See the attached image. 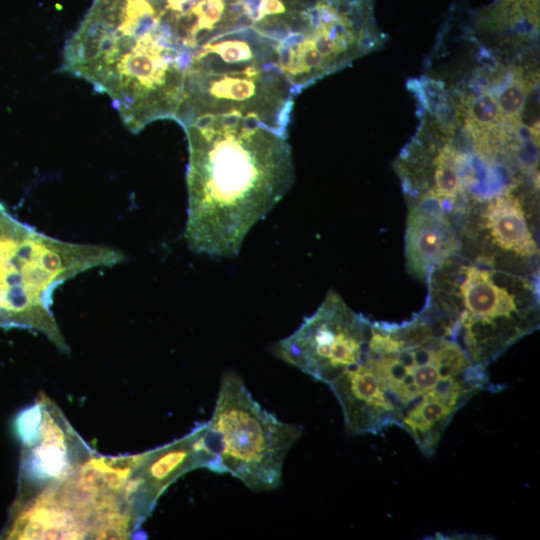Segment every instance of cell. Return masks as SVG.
<instances>
[{
  "instance_id": "obj_11",
  "label": "cell",
  "mask_w": 540,
  "mask_h": 540,
  "mask_svg": "<svg viewBox=\"0 0 540 540\" xmlns=\"http://www.w3.org/2000/svg\"><path fill=\"white\" fill-rule=\"evenodd\" d=\"M204 428L201 423L185 437L144 453L128 484L132 508L139 522L179 476L199 467L214 471L215 458L206 444Z\"/></svg>"
},
{
  "instance_id": "obj_7",
  "label": "cell",
  "mask_w": 540,
  "mask_h": 540,
  "mask_svg": "<svg viewBox=\"0 0 540 540\" xmlns=\"http://www.w3.org/2000/svg\"><path fill=\"white\" fill-rule=\"evenodd\" d=\"M386 40L373 0H307L274 49L279 68L297 95L381 49Z\"/></svg>"
},
{
  "instance_id": "obj_12",
  "label": "cell",
  "mask_w": 540,
  "mask_h": 540,
  "mask_svg": "<svg viewBox=\"0 0 540 540\" xmlns=\"http://www.w3.org/2000/svg\"><path fill=\"white\" fill-rule=\"evenodd\" d=\"M405 258L408 272L426 282L431 272L461 247L454 222L442 211L407 204Z\"/></svg>"
},
{
  "instance_id": "obj_9",
  "label": "cell",
  "mask_w": 540,
  "mask_h": 540,
  "mask_svg": "<svg viewBox=\"0 0 540 540\" xmlns=\"http://www.w3.org/2000/svg\"><path fill=\"white\" fill-rule=\"evenodd\" d=\"M525 181L472 202L458 233L474 250L538 273V196Z\"/></svg>"
},
{
  "instance_id": "obj_2",
  "label": "cell",
  "mask_w": 540,
  "mask_h": 540,
  "mask_svg": "<svg viewBox=\"0 0 540 540\" xmlns=\"http://www.w3.org/2000/svg\"><path fill=\"white\" fill-rule=\"evenodd\" d=\"M189 150V248L233 257L250 228L294 180L287 136L245 120L209 119L184 127Z\"/></svg>"
},
{
  "instance_id": "obj_6",
  "label": "cell",
  "mask_w": 540,
  "mask_h": 540,
  "mask_svg": "<svg viewBox=\"0 0 540 540\" xmlns=\"http://www.w3.org/2000/svg\"><path fill=\"white\" fill-rule=\"evenodd\" d=\"M204 425L213 472L230 473L258 492L281 485L284 459L303 431L263 408L233 371L223 374L213 415Z\"/></svg>"
},
{
  "instance_id": "obj_13",
  "label": "cell",
  "mask_w": 540,
  "mask_h": 540,
  "mask_svg": "<svg viewBox=\"0 0 540 540\" xmlns=\"http://www.w3.org/2000/svg\"><path fill=\"white\" fill-rule=\"evenodd\" d=\"M475 28L518 42L538 35L539 0H495L475 14Z\"/></svg>"
},
{
  "instance_id": "obj_5",
  "label": "cell",
  "mask_w": 540,
  "mask_h": 540,
  "mask_svg": "<svg viewBox=\"0 0 540 540\" xmlns=\"http://www.w3.org/2000/svg\"><path fill=\"white\" fill-rule=\"evenodd\" d=\"M294 96L272 40L226 37L190 52L173 120L183 128L213 118L245 120L287 136Z\"/></svg>"
},
{
  "instance_id": "obj_3",
  "label": "cell",
  "mask_w": 540,
  "mask_h": 540,
  "mask_svg": "<svg viewBox=\"0 0 540 540\" xmlns=\"http://www.w3.org/2000/svg\"><path fill=\"white\" fill-rule=\"evenodd\" d=\"M420 311L487 367L539 327L538 273L480 253L461 241L460 249L426 280Z\"/></svg>"
},
{
  "instance_id": "obj_1",
  "label": "cell",
  "mask_w": 540,
  "mask_h": 540,
  "mask_svg": "<svg viewBox=\"0 0 540 540\" xmlns=\"http://www.w3.org/2000/svg\"><path fill=\"white\" fill-rule=\"evenodd\" d=\"M457 341L420 312L401 323L372 321L366 349L339 379L348 410L372 433L397 425L425 456L466 402L491 386Z\"/></svg>"
},
{
  "instance_id": "obj_10",
  "label": "cell",
  "mask_w": 540,
  "mask_h": 540,
  "mask_svg": "<svg viewBox=\"0 0 540 540\" xmlns=\"http://www.w3.org/2000/svg\"><path fill=\"white\" fill-rule=\"evenodd\" d=\"M14 428L23 444L15 501L59 482L90 457L77 433L45 395L17 416Z\"/></svg>"
},
{
  "instance_id": "obj_8",
  "label": "cell",
  "mask_w": 540,
  "mask_h": 540,
  "mask_svg": "<svg viewBox=\"0 0 540 540\" xmlns=\"http://www.w3.org/2000/svg\"><path fill=\"white\" fill-rule=\"evenodd\" d=\"M372 321L352 310L335 291L296 331L280 340L276 355L330 385L357 364L367 346Z\"/></svg>"
},
{
  "instance_id": "obj_4",
  "label": "cell",
  "mask_w": 540,
  "mask_h": 540,
  "mask_svg": "<svg viewBox=\"0 0 540 540\" xmlns=\"http://www.w3.org/2000/svg\"><path fill=\"white\" fill-rule=\"evenodd\" d=\"M420 124L394 161L407 204L444 212L456 225L470 203L511 183L475 152L459 125L445 85L429 77L411 79Z\"/></svg>"
}]
</instances>
